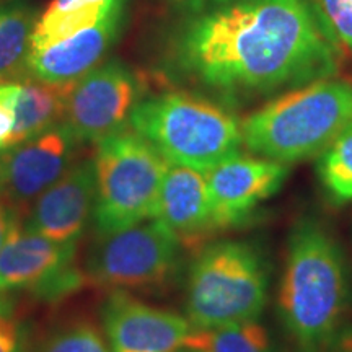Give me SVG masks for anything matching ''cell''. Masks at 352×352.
I'll use <instances>...</instances> for the list:
<instances>
[{"mask_svg":"<svg viewBox=\"0 0 352 352\" xmlns=\"http://www.w3.org/2000/svg\"><path fill=\"white\" fill-rule=\"evenodd\" d=\"M131 126L170 165L206 171L241 152V121L202 96L166 91L142 98Z\"/></svg>","mask_w":352,"mask_h":352,"instance_id":"obj_4","label":"cell"},{"mask_svg":"<svg viewBox=\"0 0 352 352\" xmlns=\"http://www.w3.org/2000/svg\"><path fill=\"white\" fill-rule=\"evenodd\" d=\"M94 160L72 165L33 202L25 228L59 243H77L95 210Z\"/></svg>","mask_w":352,"mask_h":352,"instance_id":"obj_13","label":"cell"},{"mask_svg":"<svg viewBox=\"0 0 352 352\" xmlns=\"http://www.w3.org/2000/svg\"><path fill=\"white\" fill-rule=\"evenodd\" d=\"M352 274L341 245L316 219H300L287 241L277 310L298 352H321L344 324Z\"/></svg>","mask_w":352,"mask_h":352,"instance_id":"obj_2","label":"cell"},{"mask_svg":"<svg viewBox=\"0 0 352 352\" xmlns=\"http://www.w3.org/2000/svg\"><path fill=\"white\" fill-rule=\"evenodd\" d=\"M184 347L195 352H277L270 333L258 320L210 329L195 328Z\"/></svg>","mask_w":352,"mask_h":352,"instance_id":"obj_18","label":"cell"},{"mask_svg":"<svg viewBox=\"0 0 352 352\" xmlns=\"http://www.w3.org/2000/svg\"><path fill=\"white\" fill-rule=\"evenodd\" d=\"M267 300L270 267L256 245L223 240L196 254L186 287V318L195 328L258 320Z\"/></svg>","mask_w":352,"mask_h":352,"instance_id":"obj_5","label":"cell"},{"mask_svg":"<svg viewBox=\"0 0 352 352\" xmlns=\"http://www.w3.org/2000/svg\"><path fill=\"white\" fill-rule=\"evenodd\" d=\"M311 6L324 34L342 56L352 46V0H314Z\"/></svg>","mask_w":352,"mask_h":352,"instance_id":"obj_21","label":"cell"},{"mask_svg":"<svg viewBox=\"0 0 352 352\" xmlns=\"http://www.w3.org/2000/svg\"><path fill=\"white\" fill-rule=\"evenodd\" d=\"M78 140L60 122L0 153V201L12 210L33 206L72 166Z\"/></svg>","mask_w":352,"mask_h":352,"instance_id":"obj_10","label":"cell"},{"mask_svg":"<svg viewBox=\"0 0 352 352\" xmlns=\"http://www.w3.org/2000/svg\"><path fill=\"white\" fill-rule=\"evenodd\" d=\"M153 217L164 222L186 248H195L204 236L217 230L204 173L170 165Z\"/></svg>","mask_w":352,"mask_h":352,"instance_id":"obj_15","label":"cell"},{"mask_svg":"<svg viewBox=\"0 0 352 352\" xmlns=\"http://www.w3.org/2000/svg\"><path fill=\"white\" fill-rule=\"evenodd\" d=\"M321 352H352V324H342Z\"/></svg>","mask_w":352,"mask_h":352,"instance_id":"obj_25","label":"cell"},{"mask_svg":"<svg viewBox=\"0 0 352 352\" xmlns=\"http://www.w3.org/2000/svg\"><path fill=\"white\" fill-rule=\"evenodd\" d=\"M36 21L38 13L30 3L8 2L0 6V83L23 76Z\"/></svg>","mask_w":352,"mask_h":352,"instance_id":"obj_17","label":"cell"},{"mask_svg":"<svg viewBox=\"0 0 352 352\" xmlns=\"http://www.w3.org/2000/svg\"><path fill=\"white\" fill-rule=\"evenodd\" d=\"M289 165L236 153L204 173L217 230L245 222L263 201L274 196L289 176Z\"/></svg>","mask_w":352,"mask_h":352,"instance_id":"obj_11","label":"cell"},{"mask_svg":"<svg viewBox=\"0 0 352 352\" xmlns=\"http://www.w3.org/2000/svg\"><path fill=\"white\" fill-rule=\"evenodd\" d=\"M122 0H108V2L95 3L70 10H51L46 8L41 19H38L32 34V47L30 51H39L56 44L63 39L72 36L80 30L94 26L103 20Z\"/></svg>","mask_w":352,"mask_h":352,"instance_id":"obj_19","label":"cell"},{"mask_svg":"<svg viewBox=\"0 0 352 352\" xmlns=\"http://www.w3.org/2000/svg\"><path fill=\"white\" fill-rule=\"evenodd\" d=\"M19 82L0 83V152L7 151L12 145L13 124V104H15Z\"/></svg>","mask_w":352,"mask_h":352,"instance_id":"obj_23","label":"cell"},{"mask_svg":"<svg viewBox=\"0 0 352 352\" xmlns=\"http://www.w3.org/2000/svg\"><path fill=\"white\" fill-rule=\"evenodd\" d=\"M101 315L111 352H178L195 331L186 316L148 305L124 290H114Z\"/></svg>","mask_w":352,"mask_h":352,"instance_id":"obj_12","label":"cell"},{"mask_svg":"<svg viewBox=\"0 0 352 352\" xmlns=\"http://www.w3.org/2000/svg\"><path fill=\"white\" fill-rule=\"evenodd\" d=\"M41 352H111V349L94 324L76 323L52 334Z\"/></svg>","mask_w":352,"mask_h":352,"instance_id":"obj_22","label":"cell"},{"mask_svg":"<svg viewBox=\"0 0 352 352\" xmlns=\"http://www.w3.org/2000/svg\"><path fill=\"white\" fill-rule=\"evenodd\" d=\"M13 223H15L13 212L7 208L6 204H3L2 201H0V250H2L3 243H6L8 232H10ZM0 310H10V307L7 305V300L2 297H0Z\"/></svg>","mask_w":352,"mask_h":352,"instance_id":"obj_26","label":"cell"},{"mask_svg":"<svg viewBox=\"0 0 352 352\" xmlns=\"http://www.w3.org/2000/svg\"><path fill=\"white\" fill-rule=\"evenodd\" d=\"M74 83H51L38 78L19 82L13 104L12 145L26 142L43 132L64 122L65 107Z\"/></svg>","mask_w":352,"mask_h":352,"instance_id":"obj_16","label":"cell"},{"mask_svg":"<svg viewBox=\"0 0 352 352\" xmlns=\"http://www.w3.org/2000/svg\"><path fill=\"white\" fill-rule=\"evenodd\" d=\"M21 329L10 310H0V352H21Z\"/></svg>","mask_w":352,"mask_h":352,"instance_id":"obj_24","label":"cell"},{"mask_svg":"<svg viewBox=\"0 0 352 352\" xmlns=\"http://www.w3.org/2000/svg\"><path fill=\"white\" fill-rule=\"evenodd\" d=\"M342 56H347L349 57V60H351V64H352V46L351 47H347V50L342 52Z\"/></svg>","mask_w":352,"mask_h":352,"instance_id":"obj_28","label":"cell"},{"mask_svg":"<svg viewBox=\"0 0 352 352\" xmlns=\"http://www.w3.org/2000/svg\"><path fill=\"white\" fill-rule=\"evenodd\" d=\"M352 124V80L336 76L290 88L241 121L254 155L292 165L318 157Z\"/></svg>","mask_w":352,"mask_h":352,"instance_id":"obj_3","label":"cell"},{"mask_svg":"<svg viewBox=\"0 0 352 352\" xmlns=\"http://www.w3.org/2000/svg\"><path fill=\"white\" fill-rule=\"evenodd\" d=\"M316 173L329 201L336 206L352 202V124L320 153Z\"/></svg>","mask_w":352,"mask_h":352,"instance_id":"obj_20","label":"cell"},{"mask_svg":"<svg viewBox=\"0 0 352 352\" xmlns=\"http://www.w3.org/2000/svg\"><path fill=\"white\" fill-rule=\"evenodd\" d=\"M96 144L94 215L100 235L152 219L168 162L135 131Z\"/></svg>","mask_w":352,"mask_h":352,"instance_id":"obj_6","label":"cell"},{"mask_svg":"<svg viewBox=\"0 0 352 352\" xmlns=\"http://www.w3.org/2000/svg\"><path fill=\"white\" fill-rule=\"evenodd\" d=\"M76 256L77 243H59L15 222L0 250V297L15 290L50 302L67 297L87 279Z\"/></svg>","mask_w":352,"mask_h":352,"instance_id":"obj_8","label":"cell"},{"mask_svg":"<svg viewBox=\"0 0 352 352\" xmlns=\"http://www.w3.org/2000/svg\"><path fill=\"white\" fill-rule=\"evenodd\" d=\"M124 0L94 26L39 51H30L26 69L34 78L51 83L77 82L98 67L121 32Z\"/></svg>","mask_w":352,"mask_h":352,"instance_id":"obj_14","label":"cell"},{"mask_svg":"<svg viewBox=\"0 0 352 352\" xmlns=\"http://www.w3.org/2000/svg\"><path fill=\"white\" fill-rule=\"evenodd\" d=\"M182 241L152 217L124 230L101 235L87 261V279L114 290L151 287L173 274Z\"/></svg>","mask_w":352,"mask_h":352,"instance_id":"obj_7","label":"cell"},{"mask_svg":"<svg viewBox=\"0 0 352 352\" xmlns=\"http://www.w3.org/2000/svg\"><path fill=\"white\" fill-rule=\"evenodd\" d=\"M340 51L307 0H217L184 25L182 67L228 95H266L336 76Z\"/></svg>","mask_w":352,"mask_h":352,"instance_id":"obj_1","label":"cell"},{"mask_svg":"<svg viewBox=\"0 0 352 352\" xmlns=\"http://www.w3.org/2000/svg\"><path fill=\"white\" fill-rule=\"evenodd\" d=\"M142 100V80L120 60L98 65L74 83L64 124L78 142H100L124 131Z\"/></svg>","mask_w":352,"mask_h":352,"instance_id":"obj_9","label":"cell"},{"mask_svg":"<svg viewBox=\"0 0 352 352\" xmlns=\"http://www.w3.org/2000/svg\"><path fill=\"white\" fill-rule=\"evenodd\" d=\"M101 2H108V0H52L47 8H51V10H70V8L95 6V3Z\"/></svg>","mask_w":352,"mask_h":352,"instance_id":"obj_27","label":"cell"},{"mask_svg":"<svg viewBox=\"0 0 352 352\" xmlns=\"http://www.w3.org/2000/svg\"><path fill=\"white\" fill-rule=\"evenodd\" d=\"M178 2H186V0H178ZM215 2H217V0H215Z\"/></svg>","mask_w":352,"mask_h":352,"instance_id":"obj_29","label":"cell"}]
</instances>
